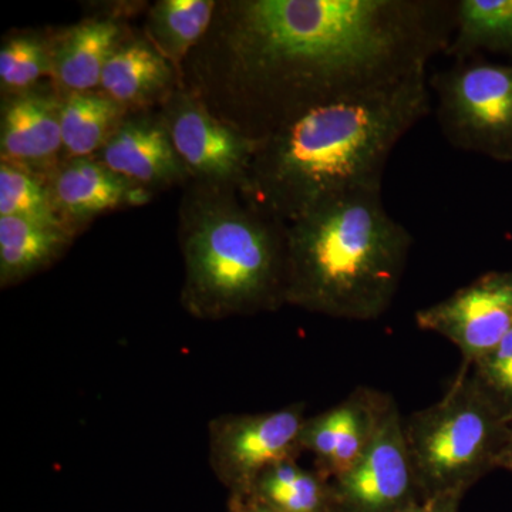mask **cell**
<instances>
[{
  "label": "cell",
  "instance_id": "3957f363",
  "mask_svg": "<svg viewBox=\"0 0 512 512\" xmlns=\"http://www.w3.org/2000/svg\"><path fill=\"white\" fill-rule=\"evenodd\" d=\"M286 305L369 322L392 306L413 237L390 217L382 190L353 191L288 224Z\"/></svg>",
  "mask_w": 512,
  "mask_h": 512
},
{
  "label": "cell",
  "instance_id": "4316f807",
  "mask_svg": "<svg viewBox=\"0 0 512 512\" xmlns=\"http://www.w3.org/2000/svg\"><path fill=\"white\" fill-rule=\"evenodd\" d=\"M501 468H503V470L510 471L512 474V436L510 444H508L507 451H505L503 463H501Z\"/></svg>",
  "mask_w": 512,
  "mask_h": 512
},
{
  "label": "cell",
  "instance_id": "5b68a950",
  "mask_svg": "<svg viewBox=\"0 0 512 512\" xmlns=\"http://www.w3.org/2000/svg\"><path fill=\"white\" fill-rule=\"evenodd\" d=\"M407 447L423 498L466 494L501 468L512 421L483 392L463 365L439 402L404 421Z\"/></svg>",
  "mask_w": 512,
  "mask_h": 512
},
{
  "label": "cell",
  "instance_id": "30bf717a",
  "mask_svg": "<svg viewBox=\"0 0 512 512\" xmlns=\"http://www.w3.org/2000/svg\"><path fill=\"white\" fill-rule=\"evenodd\" d=\"M417 326L457 346L471 366L512 329V269L491 271L443 301L420 309Z\"/></svg>",
  "mask_w": 512,
  "mask_h": 512
},
{
  "label": "cell",
  "instance_id": "ffe728a7",
  "mask_svg": "<svg viewBox=\"0 0 512 512\" xmlns=\"http://www.w3.org/2000/svg\"><path fill=\"white\" fill-rule=\"evenodd\" d=\"M217 5L210 0H160L148 13V42L173 66H183L210 30Z\"/></svg>",
  "mask_w": 512,
  "mask_h": 512
},
{
  "label": "cell",
  "instance_id": "6da1fadb",
  "mask_svg": "<svg viewBox=\"0 0 512 512\" xmlns=\"http://www.w3.org/2000/svg\"><path fill=\"white\" fill-rule=\"evenodd\" d=\"M454 26L450 0H229L185 59L184 89L262 140L306 111L427 69Z\"/></svg>",
  "mask_w": 512,
  "mask_h": 512
},
{
  "label": "cell",
  "instance_id": "d4e9b609",
  "mask_svg": "<svg viewBox=\"0 0 512 512\" xmlns=\"http://www.w3.org/2000/svg\"><path fill=\"white\" fill-rule=\"evenodd\" d=\"M464 495L466 494L448 493L423 498L404 512H458Z\"/></svg>",
  "mask_w": 512,
  "mask_h": 512
},
{
  "label": "cell",
  "instance_id": "484cf974",
  "mask_svg": "<svg viewBox=\"0 0 512 512\" xmlns=\"http://www.w3.org/2000/svg\"><path fill=\"white\" fill-rule=\"evenodd\" d=\"M228 512H272L248 495H229Z\"/></svg>",
  "mask_w": 512,
  "mask_h": 512
},
{
  "label": "cell",
  "instance_id": "9a60e30c",
  "mask_svg": "<svg viewBox=\"0 0 512 512\" xmlns=\"http://www.w3.org/2000/svg\"><path fill=\"white\" fill-rule=\"evenodd\" d=\"M174 74L173 64L148 40H133L107 60L99 89L126 110L147 107L174 92Z\"/></svg>",
  "mask_w": 512,
  "mask_h": 512
},
{
  "label": "cell",
  "instance_id": "8fae6325",
  "mask_svg": "<svg viewBox=\"0 0 512 512\" xmlns=\"http://www.w3.org/2000/svg\"><path fill=\"white\" fill-rule=\"evenodd\" d=\"M390 394L357 387L343 402L308 417L303 426V453L315 458V470L335 480L350 470L372 443L392 402Z\"/></svg>",
  "mask_w": 512,
  "mask_h": 512
},
{
  "label": "cell",
  "instance_id": "7402d4cb",
  "mask_svg": "<svg viewBox=\"0 0 512 512\" xmlns=\"http://www.w3.org/2000/svg\"><path fill=\"white\" fill-rule=\"evenodd\" d=\"M0 217L26 218L70 229L57 215L49 187L40 175L8 163L0 165Z\"/></svg>",
  "mask_w": 512,
  "mask_h": 512
},
{
  "label": "cell",
  "instance_id": "4fadbf2b",
  "mask_svg": "<svg viewBox=\"0 0 512 512\" xmlns=\"http://www.w3.org/2000/svg\"><path fill=\"white\" fill-rule=\"evenodd\" d=\"M60 110L62 100L52 94L28 90L10 99L2 116V163L52 174L63 148Z\"/></svg>",
  "mask_w": 512,
  "mask_h": 512
},
{
  "label": "cell",
  "instance_id": "603a6c76",
  "mask_svg": "<svg viewBox=\"0 0 512 512\" xmlns=\"http://www.w3.org/2000/svg\"><path fill=\"white\" fill-rule=\"evenodd\" d=\"M52 70L53 49L37 37H13L0 50V82L9 92H28Z\"/></svg>",
  "mask_w": 512,
  "mask_h": 512
},
{
  "label": "cell",
  "instance_id": "83f0119b",
  "mask_svg": "<svg viewBox=\"0 0 512 512\" xmlns=\"http://www.w3.org/2000/svg\"><path fill=\"white\" fill-rule=\"evenodd\" d=\"M330 512H338V511H336V510H335V508H333V510H332V511H330Z\"/></svg>",
  "mask_w": 512,
  "mask_h": 512
},
{
  "label": "cell",
  "instance_id": "2e32d148",
  "mask_svg": "<svg viewBox=\"0 0 512 512\" xmlns=\"http://www.w3.org/2000/svg\"><path fill=\"white\" fill-rule=\"evenodd\" d=\"M123 29L113 19H92L70 30L53 47V70L64 92H92L100 86L107 60L121 45Z\"/></svg>",
  "mask_w": 512,
  "mask_h": 512
},
{
  "label": "cell",
  "instance_id": "44dd1931",
  "mask_svg": "<svg viewBox=\"0 0 512 512\" xmlns=\"http://www.w3.org/2000/svg\"><path fill=\"white\" fill-rule=\"evenodd\" d=\"M124 113V107L97 90L67 94L62 99L60 127L69 160L100 153L124 120Z\"/></svg>",
  "mask_w": 512,
  "mask_h": 512
},
{
  "label": "cell",
  "instance_id": "52a82bcc",
  "mask_svg": "<svg viewBox=\"0 0 512 512\" xmlns=\"http://www.w3.org/2000/svg\"><path fill=\"white\" fill-rule=\"evenodd\" d=\"M306 404L274 412L222 414L208 424V461L229 495H247L268 468L303 453Z\"/></svg>",
  "mask_w": 512,
  "mask_h": 512
},
{
  "label": "cell",
  "instance_id": "8992f818",
  "mask_svg": "<svg viewBox=\"0 0 512 512\" xmlns=\"http://www.w3.org/2000/svg\"><path fill=\"white\" fill-rule=\"evenodd\" d=\"M429 83L450 146L512 163V64L471 57L437 72Z\"/></svg>",
  "mask_w": 512,
  "mask_h": 512
},
{
  "label": "cell",
  "instance_id": "d6986e66",
  "mask_svg": "<svg viewBox=\"0 0 512 512\" xmlns=\"http://www.w3.org/2000/svg\"><path fill=\"white\" fill-rule=\"evenodd\" d=\"M272 512H330L335 508L332 480L296 460L268 468L247 494Z\"/></svg>",
  "mask_w": 512,
  "mask_h": 512
},
{
  "label": "cell",
  "instance_id": "ba28073f",
  "mask_svg": "<svg viewBox=\"0 0 512 512\" xmlns=\"http://www.w3.org/2000/svg\"><path fill=\"white\" fill-rule=\"evenodd\" d=\"M161 119L178 157L198 184L244 187L259 140L217 119L184 87L165 100Z\"/></svg>",
  "mask_w": 512,
  "mask_h": 512
},
{
  "label": "cell",
  "instance_id": "7c38bea8",
  "mask_svg": "<svg viewBox=\"0 0 512 512\" xmlns=\"http://www.w3.org/2000/svg\"><path fill=\"white\" fill-rule=\"evenodd\" d=\"M100 161L113 173L143 187L180 183L191 177L161 116L121 121L101 148Z\"/></svg>",
  "mask_w": 512,
  "mask_h": 512
},
{
  "label": "cell",
  "instance_id": "cb8c5ba5",
  "mask_svg": "<svg viewBox=\"0 0 512 512\" xmlns=\"http://www.w3.org/2000/svg\"><path fill=\"white\" fill-rule=\"evenodd\" d=\"M468 367L491 402L512 421V329Z\"/></svg>",
  "mask_w": 512,
  "mask_h": 512
},
{
  "label": "cell",
  "instance_id": "e0dca14e",
  "mask_svg": "<svg viewBox=\"0 0 512 512\" xmlns=\"http://www.w3.org/2000/svg\"><path fill=\"white\" fill-rule=\"evenodd\" d=\"M73 235L45 222L0 217V286L19 284L49 268L72 244Z\"/></svg>",
  "mask_w": 512,
  "mask_h": 512
},
{
  "label": "cell",
  "instance_id": "5bb4252c",
  "mask_svg": "<svg viewBox=\"0 0 512 512\" xmlns=\"http://www.w3.org/2000/svg\"><path fill=\"white\" fill-rule=\"evenodd\" d=\"M49 187L57 215L73 232L80 222L116 210L133 200L137 184L113 173L101 161L72 158L50 174Z\"/></svg>",
  "mask_w": 512,
  "mask_h": 512
},
{
  "label": "cell",
  "instance_id": "7a4b0ae2",
  "mask_svg": "<svg viewBox=\"0 0 512 512\" xmlns=\"http://www.w3.org/2000/svg\"><path fill=\"white\" fill-rule=\"evenodd\" d=\"M430 110L424 69L306 111L259 140L239 191L288 225L340 195L382 190L394 148Z\"/></svg>",
  "mask_w": 512,
  "mask_h": 512
},
{
  "label": "cell",
  "instance_id": "ac0fdd59",
  "mask_svg": "<svg viewBox=\"0 0 512 512\" xmlns=\"http://www.w3.org/2000/svg\"><path fill=\"white\" fill-rule=\"evenodd\" d=\"M493 53L512 60V0H458L447 57L454 62Z\"/></svg>",
  "mask_w": 512,
  "mask_h": 512
},
{
  "label": "cell",
  "instance_id": "277c9868",
  "mask_svg": "<svg viewBox=\"0 0 512 512\" xmlns=\"http://www.w3.org/2000/svg\"><path fill=\"white\" fill-rule=\"evenodd\" d=\"M181 208V305L200 320L275 312L286 305L288 225L238 188L197 184Z\"/></svg>",
  "mask_w": 512,
  "mask_h": 512
},
{
  "label": "cell",
  "instance_id": "9c48e42d",
  "mask_svg": "<svg viewBox=\"0 0 512 512\" xmlns=\"http://www.w3.org/2000/svg\"><path fill=\"white\" fill-rule=\"evenodd\" d=\"M332 487L338 512H404L421 500L396 400L363 456Z\"/></svg>",
  "mask_w": 512,
  "mask_h": 512
}]
</instances>
